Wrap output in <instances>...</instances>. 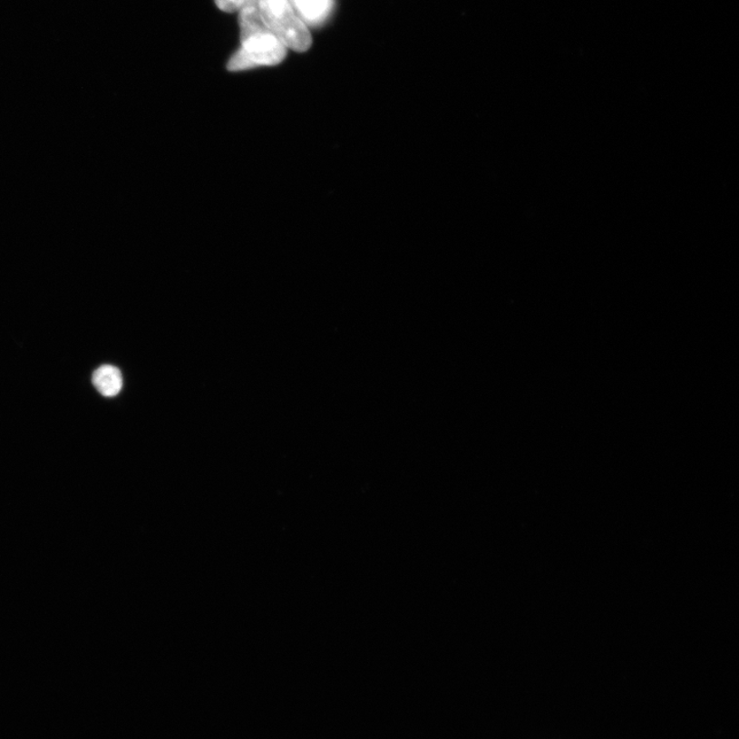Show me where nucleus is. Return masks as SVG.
<instances>
[{
    "mask_svg": "<svg viewBox=\"0 0 739 739\" xmlns=\"http://www.w3.org/2000/svg\"><path fill=\"white\" fill-rule=\"evenodd\" d=\"M240 48L229 62L230 72H245L256 67L275 66L286 58L287 48L271 33L256 5L248 0L239 11Z\"/></svg>",
    "mask_w": 739,
    "mask_h": 739,
    "instance_id": "f257e3e1",
    "label": "nucleus"
},
{
    "mask_svg": "<svg viewBox=\"0 0 739 739\" xmlns=\"http://www.w3.org/2000/svg\"><path fill=\"white\" fill-rule=\"evenodd\" d=\"M258 10L268 29L287 49L306 52L311 36L305 22L295 11L291 0H250Z\"/></svg>",
    "mask_w": 739,
    "mask_h": 739,
    "instance_id": "f03ea898",
    "label": "nucleus"
},
{
    "mask_svg": "<svg viewBox=\"0 0 739 739\" xmlns=\"http://www.w3.org/2000/svg\"><path fill=\"white\" fill-rule=\"evenodd\" d=\"M300 19L309 25H320L333 10L334 0H291Z\"/></svg>",
    "mask_w": 739,
    "mask_h": 739,
    "instance_id": "7ed1b4c3",
    "label": "nucleus"
},
{
    "mask_svg": "<svg viewBox=\"0 0 739 739\" xmlns=\"http://www.w3.org/2000/svg\"><path fill=\"white\" fill-rule=\"evenodd\" d=\"M92 384L107 398L119 394L123 385L122 372L112 365H101L92 374Z\"/></svg>",
    "mask_w": 739,
    "mask_h": 739,
    "instance_id": "20e7f679",
    "label": "nucleus"
},
{
    "mask_svg": "<svg viewBox=\"0 0 739 739\" xmlns=\"http://www.w3.org/2000/svg\"><path fill=\"white\" fill-rule=\"evenodd\" d=\"M248 0H215L218 7L223 12L235 13L243 9Z\"/></svg>",
    "mask_w": 739,
    "mask_h": 739,
    "instance_id": "39448f33",
    "label": "nucleus"
}]
</instances>
